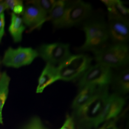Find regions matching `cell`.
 <instances>
[{"instance_id": "52a82bcc", "label": "cell", "mask_w": 129, "mask_h": 129, "mask_svg": "<svg viewBox=\"0 0 129 129\" xmlns=\"http://www.w3.org/2000/svg\"><path fill=\"white\" fill-rule=\"evenodd\" d=\"M38 56L37 50L31 47H10L5 52L2 63L7 67L19 68L31 64Z\"/></svg>"}, {"instance_id": "3957f363", "label": "cell", "mask_w": 129, "mask_h": 129, "mask_svg": "<svg viewBox=\"0 0 129 129\" xmlns=\"http://www.w3.org/2000/svg\"><path fill=\"white\" fill-rule=\"evenodd\" d=\"M97 63L112 68H119L127 64L129 61V46L126 44H114L93 51Z\"/></svg>"}, {"instance_id": "6da1fadb", "label": "cell", "mask_w": 129, "mask_h": 129, "mask_svg": "<svg viewBox=\"0 0 129 129\" xmlns=\"http://www.w3.org/2000/svg\"><path fill=\"white\" fill-rule=\"evenodd\" d=\"M109 86H98L97 92L81 108L74 110L75 129H96L101 124V118L109 96Z\"/></svg>"}, {"instance_id": "8fae6325", "label": "cell", "mask_w": 129, "mask_h": 129, "mask_svg": "<svg viewBox=\"0 0 129 129\" xmlns=\"http://www.w3.org/2000/svg\"><path fill=\"white\" fill-rule=\"evenodd\" d=\"M108 28L109 37L115 44H126L129 38V25L127 21L110 20Z\"/></svg>"}, {"instance_id": "277c9868", "label": "cell", "mask_w": 129, "mask_h": 129, "mask_svg": "<svg viewBox=\"0 0 129 129\" xmlns=\"http://www.w3.org/2000/svg\"><path fill=\"white\" fill-rule=\"evenodd\" d=\"M85 34V41L79 49L84 51L98 50L104 45L109 38L108 26L100 21L86 23L83 28Z\"/></svg>"}, {"instance_id": "7a4b0ae2", "label": "cell", "mask_w": 129, "mask_h": 129, "mask_svg": "<svg viewBox=\"0 0 129 129\" xmlns=\"http://www.w3.org/2000/svg\"><path fill=\"white\" fill-rule=\"evenodd\" d=\"M92 60L87 55H71L56 67L59 80L70 81L80 78L91 66Z\"/></svg>"}, {"instance_id": "ffe728a7", "label": "cell", "mask_w": 129, "mask_h": 129, "mask_svg": "<svg viewBox=\"0 0 129 129\" xmlns=\"http://www.w3.org/2000/svg\"><path fill=\"white\" fill-rule=\"evenodd\" d=\"M21 129H48L43 124L38 117H34Z\"/></svg>"}, {"instance_id": "7402d4cb", "label": "cell", "mask_w": 129, "mask_h": 129, "mask_svg": "<svg viewBox=\"0 0 129 129\" xmlns=\"http://www.w3.org/2000/svg\"><path fill=\"white\" fill-rule=\"evenodd\" d=\"M5 14L4 13H3L0 14V44L5 34Z\"/></svg>"}, {"instance_id": "4316f807", "label": "cell", "mask_w": 129, "mask_h": 129, "mask_svg": "<svg viewBox=\"0 0 129 129\" xmlns=\"http://www.w3.org/2000/svg\"><path fill=\"white\" fill-rule=\"evenodd\" d=\"M3 1H0V3H1V2H3Z\"/></svg>"}, {"instance_id": "5bb4252c", "label": "cell", "mask_w": 129, "mask_h": 129, "mask_svg": "<svg viewBox=\"0 0 129 129\" xmlns=\"http://www.w3.org/2000/svg\"><path fill=\"white\" fill-rule=\"evenodd\" d=\"M98 86L89 85L84 87L79 90L78 95L75 98L72 104L74 110L81 108L88 102L97 92Z\"/></svg>"}, {"instance_id": "9a60e30c", "label": "cell", "mask_w": 129, "mask_h": 129, "mask_svg": "<svg viewBox=\"0 0 129 129\" xmlns=\"http://www.w3.org/2000/svg\"><path fill=\"white\" fill-rule=\"evenodd\" d=\"M25 29L22 18L13 13L11 14V23L9 32L15 43L20 42L22 40L23 34Z\"/></svg>"}, {"instance_id": "4fadbf2b", "label": "cell", "mask_w": 129, "mask_h": 129, "mask_svg": "<svg viewBox=\"0 0 129 129\" xmlns=\"http://www.w3.org/2000/svg\"><path fill=\"white\" fill-rule=\"evenodd\" d=\"M59 80L57 69L55 66L46 63L39 79L36 92L41 93L45 88Z\"/></svg>"}, {"instance_id": "9c48e42d", "label": "cell", "mask_w": 129, "mask_h": 129, "mask_svg": "<svg viewBox=\"0 0 129 129\" xmlns=\"http://www.w3.org/2000/svg\"><path fill=\"white\" fill-rule=\"evenodd\" d=\"M47 14L33 5H27L24 8L22 20L23 23L30 28V31L40 28L46 22Z\"/></svg>"}, {"instance_id": "2e32d148", "label": "cell", "mask_w": 129, "mask_h": 129, "mask_svg": "<svg viewBox=\"0 0 129 129\" xmlns=\"http://www.w3.org/2000/svg\"><path fill=\"white\" fill-rule=\"evenodd\" d=\"M68 3L64 0L56 1L52 9L47 15L46 21H51L55 27H56L63 17Z\"/></svg>"}, {"instance_id": "7c38bea8", "label": "cell", "mask_w": 129, "mask_h": 129, "mask_svg": "<svg viewBox=\"0 0 129 129\" xmlns=\"http://www.w3.org/2000/svg\"><path fill=\"white\" fill-rule=\"evenodd\" d=\"M106 6L110 20H122L127 21L129 10L120 0H102Z\"/></svg>"}, {"instance_id": "5b68a950", "label": "cell", "mask_w": 129, "mask_h": 129, "mask_svg": "<svg viewBox=\"0 0 129 129\" xmlns=\"http://www.w3.org/2000/svg\"><path fill=\"white\" fill-rule=\"evenodd\" d=\"M93 8L90 4L82 1L68 3L63 18L56 28L71 27L88 18L92 13Z\"/></svg>"}, {"instance_id": "ac0fdd59", "label": "cell", "mask_w": 129, "mask_h": 129, "mask_svg": "<svg viewBox=\"0 0 129 129\" xmlns=\"http://www.w3.org/2000/svg\"><path fill=\"white\" fill-rule=\"evenodd\" d=\"M114 85L119 92L125 94L129 91V69H125L118 75L114 80Z\"/></svg>"}, {"instance_id": "d6986e66", "label": "cell", "mask_w": 129, "mask_h": 129, "mask_svg": "<svg viewBox=\"0 0 129 129\" xmlns=\"http://www.w3.org/2000/svg\"><path fill=\"white\" fill-rule=\"evenodd\" d=\"M55 1L54 0H31L27 1L26 5H34L48 14L52 9Z\"/></svg>"}, {"instance_id": "cb8c5ba5", "label": "cell", "mask_w": 129, "mask_h": 129, "mask_svg": "<svg viewBox=\"0 0 129 129\" xmlns=\"http://www.w3.org/2000/svg\"><path fill=\"white\" fill-rule=\"evenodd\" d=\"M24 10V8L23 6V4H21L16 5L13 10V13L16 15L23 14Z\"/></svg>"}, {"instance_id": "603a6c76", "label": "cell", "mask_w": 129, "mask_h": 129, "mask_svg": "<svg viewBox=\"0 0 129 129\" xmlns=\"http://www.w3.org/2000/svg\"><path fill=\"white\" fill-rule=\"evenodd\" d=\"M5 3L7 5L8 9H10L13 10L14 7L19 4H23V1L21 0H6L5 1Z\"/></svg>"}, {"instance_id": "ba28073f", "label": "cell", "mask_w": 129, "mask_h": 129, "mask_svg": "<svg viewBox=\"0 0 129 129\" xmlns=\"http://www.w3.org/2000/svg\"><path fill=\"white\" fill-rule=\"evenodd\" d=\"M38 56L46 63L55 66L60 64L71 55L69 44L53 43L42 45L37 51Z\"/></svg>"}, {"instance_id": "44dd1931", "label": "cell", "mask_w": 129, "mask_h": 129, "mask_svg": "<svg viewBox=\"0 0 129 129\" xmlns=\"http://www.w3.org/2000/svg\"><path fill=\"white\" fill-rule=\"evenodd\" d=\"M60 129H75L72 118L68 115L64 124Z\"/></svg>"}, {"instance_id": "30bf717a", "label": "cell", "mask_w": 129, "mask_h": 129, "mask_svg": "<svg viewBox=\"0 0 129 129\" xmlns=\"http://www.w3.org/2000/svg\"><path fill=\"white\" fill-rule=\"evenodd\" d=\"M125 104L123 97L117 94L109 95L101 118V124L116 118L122 111Z\"/></svg>"}, {"instance_id": "d4e9b609", "label": "cell", "mask_w": 129, "mask_h": 129, "mask_svg": "<svg viewBox=\"0 0 129 129\" xmlns=\"http://www.w3.org/2000/svg\"><path fill=\"white\" fill-rule=\"evenodd\" d=\"M99 129H118L116 127L115 123L113 121H110L106 122L101 128Z\"/></svg>"}, {"instance_id": "8992f818", "label": "cell", "mask_w": 129, "mask_h": 129, "mask_svg": "<svg viewBox=\"0 0 129 129\" xmlns=\"http://www.w3.org/2000/svg\"><path fill=\"white\" fill-rule=\"evenodd\" d=\"M112 80V72L110 67L101 63L91 66L80 78L79 89L84 87L93 85L97 86H109Z\"/></svg>"}, {"instance_id": "484cf974", "label": "cell", "mask_w": 129, "mask_h": 129, "mask_svg": "<svg viewBox=\"0 0 129 129\" xmlns=\"http://www.w3.org/2000/svg\"><path fill=\"white\" fill-rule=\"evenodd\" d=\"M7 9L8 7L5 3V1H3L0 3V14L3 13L5 10Z\"/></svg>"}, {"instance_id": "e0dca14e", "label": "cell", "mask_w": 129, "mask_h": 129, "mask_svg": "<svg viewBox=\"0 0 129 129\" xmlns=\"http://www.w3.org/2000/svg\"><path fill=\"white\" fill-rule=\"evenodd\" d=\"M11 78L6 71L0 73V124H3L2 111L9 93Z\"/></svg>"}]
</instances>
